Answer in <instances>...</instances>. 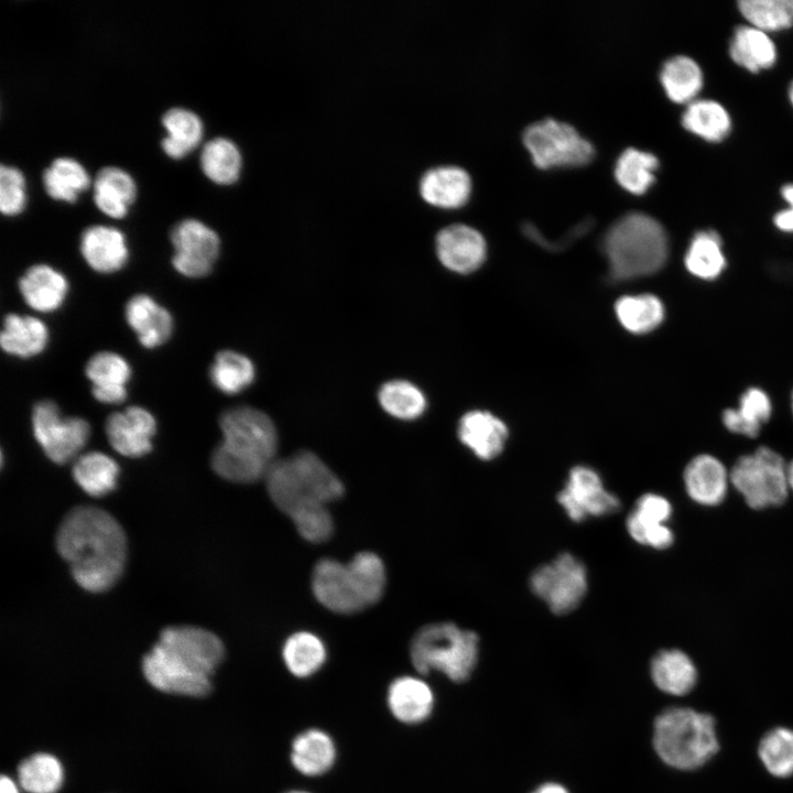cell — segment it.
Here are the masks:
<instances>
[{
	"instance_id": "cell-1",
	"label": "cell",
	"mask_w": 793,
	"mask_h": 793,
	"mask_svg": "<svg viewBox=\"0 0 793 793\" xmlns=\"http://www.w3.org/2000/svg\"><path fill=\"white\" fill-rule=\"evenodd\" d=\"M55 545L75 582L87 591H107L123 573L127 537L119 522L102 509H70L57 529Z\"/></svg>"
},
{
	"instance_id": "cell-2",
	"label": "cell",
	"mask_w": 793,
	"mask_h": 793,
	"mask_svg": "<svg viewBox=\"0 0 793 793\" xmlns=\"http://www.w3.org/2000/svg\"><path fill=\"white\" fill-rule=\"evenodd\" d=\"M225 656V647L214 632L193 626L166 627L143 656L142 672L159 691L203 697L213 688L211 676Z\"/></svg>"
},
{
	"instance_id": "cell-3",
	"label": "cell",
	"mask_w": 793,
	"mask_h": 793,
	"mask_svg": "<svg viewBox=\"0 0 793 793\" xmlns=\"http://www.w3.org/2000/svg\"><path fill=\"white\" fill-rule=\"evenodd\" d=\"M221 442L213 450L210 466L221 478L249 484L265 477L275 461L278 434L272 420L251 406L226 410L219 419Z\"/></svg>"
},
{
	"instance_id": "cell-4",
	"label": "cell",
	"mask_w": 793,
	"mask_h": 793,
	"mask_svg": "<svg viewBox=\"0 0 793 793\" xmlns=\"http://www.w3.org/2000/svg\"><path fill=\"white\" fill-rule=\"evenodd\" d=\"M265 481L273 503L292 520L325 508L344 495L338 477L308 450L275 460L265 475Z\"/></svg>"
},
{
	"instance_id": "cell-5",
	"label": "cell",
	"mask_w": 793,
	"mask_h": 793,
	"mask_svg": "<svg viewBox=\"0 0 793 793\" xmlns=\"http://www.w3.org/2000/svg\"><path fill=\"white\" fill-rule=\"evenodd\" d=\"M384 586V565L371 552H360L347 564L321 560L312 575L316 599L338 613H351L373 605L381 598Z\"/></svg>"
},
{
	"instance_id": "cell-6",
	"label": "cell",
	"mask_w": 793,
	"mask_h": 793,
	"mask_svg": "<svg viewBox=\"0 0 793 793\" xmlns=\"http://www.w3.org/2000/svg\"><path fill=\"white\" fill-rule=\"evenodd\" d=\"M602 248L609 272L616 280L650 275L659 271L669 254L662 225L644 213H628L607 230Z\"/></svg>"
},
{
	"instance_id": "cell-7",
	"label": "cell",
	"mask_w": 793,
	"mask_h": 793,
	"mask_svg": "<svg viewBox=\"0 0 793 793\" xmlns=\"http://www.w3.org/2000/svg\"><path fill=\"white\" fill-rule=\"evenodd\" d=\"M653 747L659 758L677 770H695L719 750L711 715L688 707H669L653 726Z\"/></svg>"
},
{
	"instance_id": "cell-8",
	"label": "cell",
	"mask_w": 793,
	"mask_h": 793,
	"mask_svg": "<svg viewBox=\"0 0 793 793\" xmlns=\"http://www.w3.org/2000/svg\"><path fill=\"white\" fill-rule=\"evenodd\" d=\"M478 647V636L474 631L452 622L431 623L413 637L410 659L421 675L435 671L455 683H463L475 670Z\"/></svg>"
},
{
	"instance_id": "cell-9",
	"label": "cell",
	"mask_w": 793,
	"mask_h": 793,
	"mask_svg": "<svg viewBox=\"0 0 793 793\" xmlns=\"http://www.w3.org/2000/svg\"><path fill=\"white\" fill-rule=\"evenodd\" d=\"M786 467L781 454L760 446L734 461L729 469L730 486L751 510L779 508L790 498Z\"/></svg>"
},
{
	"instance_id": "cell-10",
	"label": "cell",
	"mask_w": 793,
	"mask_h": 793,
	"mask_svg": "<svg viewBox=\"0 0 793 793\" xmlns=\"http://www.w3.org/2000/svg\"><path fill=\"white\" fill-rule=\"evenodd\" d=\"M523 143L541 169L584 165L595 153L593 144L575 128L555 119L530 124L523 132Z\"/></svg>"
},
{
	"instance_id": "cell-11",
	"label": "cell",
	"mask_w": 793,
	"mask_h": 793,
	"mask_svg": "<svg viewBox=\"0 0 793 793\" xmlns=\"http://www.w3.org/2000/svg\"><path fill=\"white\" fill-rule=\"evenodd\" d=\"M31 426L46 457L57 465L74 459L90 436L88 421L62 415L58 405L52 400H41L33 405Z\"/></svg>"
},
{
	"instance_id": "cell-12",
	"label": "cell",
	"mask_w": 793,
	"mask_h": 793,
	"mask_svg": "<svg viewBox=\"0 0 793 793\" xmlns=\"http://www.w3.org/2000/svg\"><path fill=\"white\" fill-rule=\"evenodd\" d=\"M532 591L556 615L573 611L587 591V572L574 555L563 553L530 577Z\"/></svg>"
},
{
	"instance_id": "cell-13",
	"label": "cell",
	"mask_w": 793,
	"mask_h": 793,
	"mask_svg": "<svg viewBox=\"0 0 793 793\" xmlns=\"http://www.w3.org/2000/svg\"><path fill=\"white\" fill-rule=\"evenodd\" d=\"M173 247L172 265L177 273L189 279L208 275L220 251L218 233L195 218L178 221L170 232Z\"/></svg>"
},
{
	"instance_id": "cell-14",
	"label": "cell",
	"mask_w": 793,
	"mask_h": 793,
	"mask_svg": "<svg viewBox=\"0 0 793 793\" xmlns=\"http://www.w3.org/2000/svg\"><path fill=\"white\" fill-rule=\"evenodd\" d=\"M557 500L569 519L576 522L588 515H607L620 508L619 499L606 490L599 475L586 466L572 468Z\"/></svg>"
},
{
	"instance_id": "cell-15",
	"label": "cell",
	"mask_w": 793,
	"mask_h": 793,
	"mask_svg": "<svg viewBox=\"0 0 793 793\" xmlns=\"http://www.w3.org/2000/svg\"><path fill=\"white\" fill-rule=\"evenodd\" d=\"M156 433L154 415L143 406L131 405L111 413L105 422V434L110 446L120 455L142 457L152 450Z\"/></svg>"
},
{
	"instance_id": "cell-16",
	"label": "cell",
	"mask_w": 793,
	"mask_h": 793,
	"mask_svg": "<svg viewBox=\"0 0 793 793\" xmlns=\"http://www.w3.org/2000/svg\"><path fill=\"white\" fill-rule=\"evenodd\" d=\"M682 481L685 493L696 504L716 508L729 492V470L719 458L710 454L693 457L684 467Z\"/></svg>"
},
{
	"instance_id": "cell-17",
	"label": "cell",
	"mask_w": 793,
	"mask_h": 793,
	"mask_svg": "<svg viewBox=\"0 0 793 793\" xmlns=\"http://www.w3.org/2000/svg\"><path fill=\"white\" fill-rule=\"evenodd\" d=\"M436 254L444 267L457 273H470L486 258V241L475 228L454 224L438 231L435 238Z\"/></svg>"
},
{
	"instance_id": "cell-18",
	"label": "cell",
	"mask_w": 793,
	"mask_h": 793,
	"mask_svg": "<svg viewBox=\"0 0 793 793\" xmlns=\"http://www.w3.org/2000/svg\"><path fill=\"white\" fill-rule=\"evenodd\" d=\"M124 319L139 344L146 349L164 345L174 328L173 316L169 309L145 293L134 294L127 301Z\"/></svg>"
},
{
	"instance_id": "cell-19",
	"label": "cell",
	"mask_w": 793,
	"mask_h": 793,
	"mask_svg": "<svg viewBox=\"0 0 793 793\" xmlns=\"http://www.w3.org/2000/svg\"><path fill=\"white\" fill-rule=\"evenodd\" d=\"M85 374L91 382V394L100 403L120 404L128 395L127 383L132 368L118 352L102 350L94 354L85 366Z\"/></svg>"
},
{
	"instance_id": "cell-20",
	"label": "cell",
	"mask_w": 793,
	"mask_h": 793,
	"mask_svg": "<svg viewBox=\"0 0 793 793\" xmlns=\"http://www.w3.org/2000/svg\"><path fill=\"white\" fill-rule=\"evenodd\" d=\"M79 250L89 268L102 274L120 271L129 259L123 232L105 225L85 228L80 235Z\"/></svg>"
},
{
	"instance_id": "cell-21",
	"label": "cell",
	"mask_w": 793,
	"mask_h": 793,
	"mask_svg": "<svg viewBox=\"0 0 793 793\" xmlns=\"http://www.w3.org/2000/svg\"><path fill=\"white\" fill-rule=\"evenodd\" d=\"M435 696L421 677L403 675L394 678L387 691L390 714L401 724L417 725L427 720L434 709Z\"/></svg>"
},
{
	"instance_id": "cell-22",
	"label": "cell",
	"mask_w": 793,
	"mask_h": 793,
	"mask_svg": "<svg viewBox=\"0 0 793 793\" xmlns=\"http://www.w3.org/2000/svg\"><path fill=\"white\" fill-rule=\"evenodd\" d=\"M18 286L25 304L40 313L59 309L69 291L64 273L45 263L28 268L20 276Z\"/></svg>"
},
{
	"instance_id": "cell-23",
	"label": "cell",
	"mask_w": 793,
	"mask_h": 793,
	"mask_svg": "<svg viewBox=\"0 0 793 793\" xmlns=\"http://www.w3.org/2000/svg\"><path fill=\"white\" fill-rule=\"evenodd\" d=\"M337 747L333 737L321 728H307L291 742L290 761L302 775L316 778L326 774L335 764Z\"/></svg>"
},
{
	"instance_id": "cell-24",
	"label": "cell",
	"mask_w": 793,
	"mask_h": 793,
	"mask_svg": "<svg viewBox=\"0 0 793 793\" xmlns=\"http://www.w3.org/2000/svg\"><path fill=\"white\" fill-rule=\"evenodd\" d=\"M471 191L469 174L459 166L442 165L427 170L420 178L419 192L430 205L458 208L465 205Z\"/></svg>"
},
{
	"instance_id": "cell-25",
	"label": "cell",
	"mask_w": 793,
	"mask_h": 793,
	"mask_svg": "<svg viewBox=\"0 0 793 793\" xmlns=\"http://www.w3.org/2000/svg\"><path fill=\"white\" fill-rule=\"evenodd\" d=\"M458 436L480 459H492L503 449L508 438L506 424L486 411H471L459 421Z\"/></svg>"
},
{
	"instance_id": "cell-26",
	"label": "cell",
	"mask_w": 793,
	"mask_h": 793,
	"mask_svg": "<svg viewBox=\"0 0 793 793\" xmlns=\"http://www.w3.org/2000/svg\"><path fill=\"white\" fill-rule=\"evenodd\" d=\"M48 338L46 324L35 316L9 313L3 318L0 345L10 356L35 357L45 350Z\"/></svg>"
},
{
	"instance_id": "cell-27",
	"label": "cell",
	"mask_w": 793,
	"mask_h": 793,
	"mask_svg": "<svg viewBox=\"0 0 793 793\" xmlns=\"http://www.w3.org/2000/svg\"><path fill=\"white\" fill-rule=\"evenodd\" d=\"M93 199L96 207L113 219L126 217L129 206L137 197L132 176L117 166L100 169L93 182Z\"/></svg>"
},
{
	"instance_id": "cell-28",
	"label": "cell",
	"mask_w": 793,
	"mask_h": 793,
	"mask_svg": "<svg viewBox=\"0 0 793 793\" xmlns=\"http://www.w3.org/2000/svg\"><path fill=\"white\" fill-rule=\"evenodd\" d=\"M650 673L660 691L674 696L688 694L698 677L694 661L678 649L659 651L651 660Z\"/></svg>"
},
{
	"instance_id": "cell-29",
	"label": "cell",
	"mask_w": 793,
	"mask_h": 793,
	"mask_svg": "<svg viewBox=\"0 0 793 793\" xmlns=\"http://www.w3.org/2000/svg\"><path fill=\"white\" fill-rule=\"evenodd\" d=\"M166 135L161 141L164 153L180 160L198 146L203 138V122L192 110L181 107L169 109L162 117Z\"/></svg>"
},
{
	"instance_id": "cell-30",
	"label": "cell",
	"mask_w": 793,
	"mask_h": 793,
	"mask_svg": "<svg viewBox=\"0 0 793 793\" xmlns=\"http://www.w3.org/2000/svg\"><path fill=\"white\" fill-rule=\"evenodd\" d=\"M729 54L736 64L753 73L770 68L776 59L773 41L765 32L751 25H740L735 30Z\"/></svg>"
},
{
	"instance_id": "cell-31",
	"label": "cell",
	"mask_w": 793,
	"mask_h": 793,
	"mask_svg": "<svg viewBox=\"0 0 793 793\" xmlns=\"http://www.w3.org/2000/svg\"><path fill=\"white\" fill-rule=\"evenodd\" d=\"M72 475L87 495L102 497L115 490L119 466L105 453L93 450L76 458Z\"/></svg>"
},
{
	"instance_id": "cell-32",
	"label": "cell",
	"mask_w": 793,
	"mask_h": 793,
	"mask_svg": "<svg viewBox=\"0 0 793 793\" xmlns=\"http://www.w3.org/2000/svg\"><path fill=\"white\" fill-rule=\"evenodd\" d=\"M203 173L218 185L237 182L242 169V155L238 145L225 137L207 141L199 155Z\"/></svg>"
},
{
	"instance_id": "cell-33",
	"label": "cell",
	"mask_w": 793,
	"mask_h": 793,
	"mask_svg": "<svg viewBox=\"0 0 793 793\" xmlns=\"http://www.w3.org/2000/svg\"><path fill=\"white\" fill-rule=\"evenodd\" d=\"M46 194L56 200L75 203L90 185L85 167L72 157H57L43 172Z\"/></svg>"
},
{
	"instance_id": "cell-34",
	"label": "cell",
	"mask_w": 793,
	"mask_h": 793,
	"mask_svg": "<svg viewBox=\"0 0 793 793\" xmlns=\"http://www.w3.org/2000/svg\"><path fill=\"white\" fill-rule=\"evenodd\" d=\"M771 409L768 394L759 388H750L741 395L737 409H728L723 413V423L735 434L756 437L769 420Z\"/></svg>"
},
{
	"instance_id": "cell-35",
	"label": "cell",
	"mask_w": 793,
	"mask_h": 793,
	"mask_svg": "<svg viewBox=\"0 0 793 793\" xmlns=\"http://www.w3.org/2000/svg\"><path fill=\"white\" fill-rule=\"evenodd\" d=\"M326 655L322 640L305 631L290 636L282 649V658L287 671L298 678L315 674L324 665Z\"/></svg>"
},
{
	"instance_id": "cell-36",
	"label": "cell",
	"mask_w": 793,
	"mask_h": 793,
	"mask_svg": "<svg viewBox=\"0 0 793 793\" xmlns=\"http://www.w3.org/2000/svg\"><path fill=\"white\" fill-rule=\"evenodd\" d=\"M253 362L233 350L218 351L209 368L213 385L224 394L232 395L247 389L254 380Z\"/></svg>"
},
{
	"instance_id": "cell-37",
	"label": "cell",
	"mask_w": 793,
	"mask_h": 793,
	"mask_svg": "<svg viewBox=\"0 0 793 793\" xmlns=\"http://www.w3.org/2000/svg\"><path fill=\"white\" fill-rule=\"evenodd\" d=\"M660 79L667 97L677 104L692 101L703 86L698 64L684 55L667 59L662 66Z\"/></svg>"
},
{
	"instance_id": "cell-38",
	"label": "cell",
	"mask_w": 793,
	"mask_h": 793,
	"mask_svg": "<svg viewBox=\"0 0 793 793\" xmlns=\"http://www.w3.org/2000/svg\"><path fill=\"white\" fill-rule=\"evenodd\" d=\"M682 124L704 140L718 142L729 133L731 120L720 104L714 100H695L685 109Z\"/></svg>"
},
{
	"instance_id": "cell-39",
	"label": "cell",
	"mask_w": 793,
	"mask_h": 793,
	"mask_svg": "<svg viewBox=\"0 0 793 793\" xmlns=\"http://www.w3.org/2000/svg\"><path fill=\"white\" fill-rule=\"evenodd\" d=\"M726 265L721 239L714 230L697 232L685 254V267L689 273L703 279L717 278Z\"/></svg>"
},
{
	"instance_id": "cell-40",
	"label": "cell",
	"mask_w": 793,
	"mask_h": 793,
	"mask_svg": "<svg viewBox=\"0 0 793 793\" xmlns=\"http://www.w3.org/2000/svg\"><path fill=\"white\" fill-rule=\"evenodd\" d=\"M616 314L626 329L634 334H644L661 324L664 307L652 294L627 295L617 301Z\"/></svg>"
},
{
	"instance_id": "cell-41",
	"label": "cell",
	"mask_w": 793,
	"mask_h": 793,
	"mask_svg": "<svg viewBox=\"0 0 793 793\" xmlns=\"http://www.w3.org/2000/svg\"><path fill=\"white\" fill-rule=\"evenodd\" d=\"M19 782L29 793H56L64 779L61 762L52 754L36 753L18 768Z\"/></svg>"
},
{
	"instance_id": "cell-42",
	"label": "cell",
	"mask_w": 793,
	"mask_h": 793,
	"mask_svg": "<svg viewBox=\"0 0 793 793\" xmlns=\"http://www.w3.org/2000/svg\"><path fill=\"white\" fill-rule=\"evenodd\" d=\"M658 157L634 148L624 150L617 160L615 176L632 194H643L654 182Z\"/></svg>"
},
{
	"instance_id": "cell-43",
	"label": "cell",
	"mask_w": 793,
	"mask_h": 793,
	"mask_svg": "<svg viewBox=\"0 0 793 793\" xmlns=\"http://www.w3.org/2000/svg\"><path fill=\"white\" fill-rule=\"evenodd\" d=\"M758 754L772 775H793V729L775 727L767 731L759 742Z\"/></svg>"
},
{
	"instance_id": "cell-44",
	"label": "cell",
	"mask_w": 793,
	"mask_h": 793,
	"mask_svg": "<svg viewBox=\"0 0 793 793\" xmlns=\"http://www.w3.org/2000/svg\"><path fill=\"white\" fill-rule=\"evenodd\" d=\"M379 402L387 413L401 420L416 419L426 408L423 392L405 380L384 383L379 391Z\"/></svg>"
},
{
	"instance_id": "cell-45",
	"label": "cell",
	"mask_w": 793,
	"mask_h": 793,
	"mask_svg": "<svg viewBox=\"0 0 793 793\" xmlns=\"http://www.w3.org/2000/svg\"><path fill=\"white\" fill-rule=\"evenodd\" d=\"M738 7L751 26L765 33L793 25V0H742Z\"/></svg>"
},
{
	"instance_id": "cell-46",
	"label": "cell",
	"mask_w": 793,
	"mask_h": 793,
	"mask_svg": "<svg viewBox=\"0 0 793 793\" xmlns=\"http://www.w3.org/2000/svg\"><path fill=\"white\" fill-rule=\"evenodd\" d=\"M627 531L639 544L662 551L670 548L674 543L672 529L663 522L644 517L632 510L627 518Z\"/></svg>"
},
{
	"instance_id": "cell-47",
	"label": "cell",
	"mask_w": 793,
	"mask_h": 793,
	"mask_svg": "<svg viewBox=\"0 0 793 793\" xmlns=\"http://www.w3.org/2000/svg\"><path fill=\"white\" fill-rule=\"evenodd\" d=\"M26 204L25 178L22 172L2 164L0 166V210L4 216H17Z\"/></svg>"
},
{
	"instance_id": "cell-48",
	"label": "cell",
	"mask_w": 793,
	"mask_h": 793,
	"mask_svg": "<svg viewBox=\"0 0 793 793\" xmlns=\"http://www.w3.org/2000/svg\"><path fill=\"white\" fill-rule=\"evenodd\" d=\"M640 514L666 523L673 513L670 500L659 493H644L636 502L634 509Z\"/></svg>"
},
{
	"instance_id": "cell-49",
	"label": "cell",
	"mask_w": 793,
	"mask_h": 793,
	"mask_svg": "<svg viewBox=\"0 0 793 793\" xmlns=\"http://www.w3.org/2000/svg\"><path fill=\"white\" fill-rule=\"evenodd\" d=\"M781 194L790 207L774 216V224L784 232H793V184L784 185Z\"/></svg>"
},
{
	"instance_id": "cell-50",
	"label": "cell",
	"mask_w": 793,
	"mask_h": 793,
	"mask_svg": "<svg viewBox=\"0 0 793 793\" xmlns=\"http://www.w3.org/2000/svg\"><path fill=\"white\" fill-rule=\"evenodd\" d=\"M532 793H568V791L558 783L548 782L540 785Z\"/></svg>"
},
{
	"instance_id": "cell-51",
	"label": "cell",
	"mask_w": 793,
	"mask_h": 793,
	"mask_svg": "<svg viewBox=\"0 0 793 793\" xmlns=\"http://www.w3.org/2000/svg\"><path fill=\"white\" fill-rule=\"evenodd\" d=\"M0 793H19V790L11 778L2 775L0 781Z\"/></svg>"
},
{
	"instance_id": "cell-52",
	"label": "cell",
	"mask_w": 793,
	"mask_h": 793,
	"mask_svg": "<svg viewBox=\"0 0 793 793\" xmlns=\"http://www.w3.org/2000/svg\"><path fill=\"white\" fill-rule=\"evenodd\" d=\"M786 475L790 490L793 492V459L787 463Z\"/></svg>"
},
{
	"instance_id": "cell-53",
	"label": "cell",
	"mask_w": 793,
	"mask_h": 793,
	"mask_svg": "<svg viewBox=\"0 0 793 793\" xmlns=\"http://www.w3.org/2000/svg\"><path fill=\"white\" fill-rule=\"evenodd\" d=\"M284 793H312V792L306 791V790H301V789H294V790H289Z\"/></svg>"
},
{
	"instance_id": "cell-54",
	"label": "cell",
	"mask_w": 793,
	"mask_h": 793,
	"mask_svg": "<svg viewBox=\"0 0 793 793\" xmlns=\"http://www.w3.org/2000/svg\"><path fill=\"white\" fill-rule=\"evenodd\" d=\"M789 97L793 105V82L791 83L790 88H789Z\"/></svg>"
},
{
	"instance_id": "cell-55",
	"label": "cell",
	"mask_w": 793,
	"mask_h": 793,
	"mask_svg": "<svg viewBox=\"0 0 793 793\" xmlns=\"http://www.w3.org/2000/svg\"><path fill=\"white\" fill-rule=\"evenodd\" d=\"M792 408H793V395H792Z\"/></svg>"
}]
</instances>
